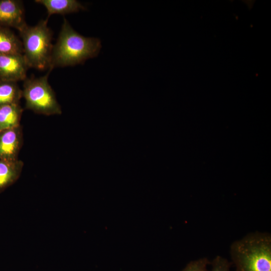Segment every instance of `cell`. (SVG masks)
Returning a JSON list of instances; mask_svg holds the SVG:
<instances>
[{
  "label": "cell",
  "instance_id": "cell-13",
  "mask_svg": "<svg viewBox=\"0 0 271 271\" xmlns=\"http://www.w3.org/2000/svg\"><path fill=\"white\" fill-rule=\"evenodd\" d=\"M209 263L206 257L201 258L190 261L182 271H208L207 265Z\"/></svg>",
  "mask_w": 271,
  "mask_h": 271
},
{
  "label": "cell",
  "instance_id": "cell-9",
  "mask_svg": "<svg viewBox=\"0 0 271 271\" xmlns=\"http://www.w3.org/2000/svg\"><path fill=\"white\" fill-rule=\"evenodd\" d=\"M35 2L45 7L48 19L53 14L65 15L86 10L83 5L76 0H36Z\"/></svg>",
  "mask_w": 271,
  "mask_h": 271
},
{
  "label": "cell",
  "instance_id": "cell-12",
  "mask_svg": "<svg viewBox=\"0 0 271 271\" xmlns=\"http://www.w3.org/2000/svg\"><path fill=\"white\" fill-rule=\"evenodd\" d=\"M22 90L17 82L0 79V106L19 104Z\"/></svg>",
  "mask_w": 271,
  "mask_h": 271
},
{
  "label": "cell",
  "instance_id": "cell-5",
  "mask_svg": "<svg viewBox=\"0 0 271 271\" xmlns=\"http://www.w3.org/2000/svg\"><path fill=\"white\" fill-rule=\"evenodd\" d=\"M29 67L23 54L0 55V79L24 81Z\"/></svg>",
  "mask_w": 271,
  "mask_h": 271
},
{
  "label": "cell",
  "instance_id": "cell-6",
  "mask_svg": "<svg viewBox=\"0 0 271 271\" xmlns=\"http://www.w3.org/2000/svg\"><path fill=\"white\" fill-rule=\"evenodd\" d=\"M27 25L22 1L0 0V27L13 28L20 32Z\"/></svg>",
  "mask_w": 271,
  "mask_h": 271
},
{
  "label": "cell",
  "instance_id": "cell-1",
  "mask_svg": "<svg viewBox=\"0 0 271 271\" xmlns=\"http://www.w3.org/2000/svg\"><path fill=\"white\" fill-rule=\"evenodd\" d=\"M101 47L100 39L80 35L64 19L57 41L53 45L49 70L83 64L87 60L97 56Z\"/></svg>",
  "mask_w": 271,
  "mask_h": 271
},
{
  "label": "cell",
  "instance_id": "cell-7",
  "mask_svg": "<svg viewBox=\"0 0 271 271\" xmlns=\"http://www.w3.org/2000/svg\"><path fill=\"white\" fill-rule=\"evenodd\" d=\"M23 144V134L21 125L0 131V159L18 160Z\"/></svg>",
  "mask_w": 271,
  "mask_h": 271
},
{
  "label": "cell",
  "instance_id": "cell-11",
  "mask_svg": "<svg viewBox=\"0 0 271 271\" xmlns=\"http://www.w3.org/2000/svg\"><path fill=\"white\" fill-rule=\"evenodd\" d=\"M23 53L22 41L10 28L0 27V55Z\"/></svg>",
  "mask_w": 271,
  "mask_h": 271
},
{
  "label": "cell",
  "instance_id": "cell-10",
  "mask_svg": "<svg viewBox=\"0 0 271 271\" xmlns=\"http://www.w3.org/2000/svg\"><path fill=\"white\" fill-rule=\"evenodd\" d=\"M23 111L20 104L0 106V131L20 125Z\"/></svg>",
  "mask_w": 271,
  "mask_h": 271
},
{
  "label": "cell",
  "instance_id": "cell-4",
  "mask_svg": "<svg viewBox=\"0 0 271 271\" xmlns=\"http://www.w3.org/2000/svg\"><path fill=\"white\" fill-rule=\"evenodd\" d=\"M51 70L40 77L27 78L24 81L22 97L25 108L41 114H60L62 109L55 93L48 82Z\"/></svg>",
  "mask_w": 271,
  "mask_h": 271
},
{
  "label": "cell",
  "instance_id": "cell-2",
  "mask_svg": "<svg viewBox=\"0 0 271 271\" xmlns=\"http://www.w3.org/2000/svg\"><path fill=\"white\" fill-rule=\"evenodd\" d=\"M230 255L236 271H271V236L253 232L234 241Z\"/></svg>",
  "mask_w": 271,
  "mask_h": 271
},
{
  "label": "cell",
  "instance_id": "cell-3",
  "mask_svg": "<svg viewBox=\"0 0 271 271\" xmlns=\"http://www.w3.org/2000/svg\"><path fill=\"white\" fill-rule=\"evenodd\" d=\"M48 19L42 20L33 26L27 25L19 32L23 54L29 68H50L53 45V34L48 26Z\"/></svg>",
  "mask_w": 271,
  "mask_h": 271
},
{
  "label": "cell",
  "instance_id": "cell-14",
  "mask_svg": "<svg viewBox=\"0 0 271 271\" xmlns=\"http://www.w3.org/2000/svg\"><path fill=\"white\" fill-rule=\"evenodd\" d=\"M210 264V271H230V263L221 256H216Z\"/></svg>",
  "mask_w": 271,
  "mask_h": 271
},
{
  "label": "cell",
  "instance_id": "cell-8",
  "mask_svg": "<svg viewBox=\"0 0 271 271\" xmlns=\"http://www.w3.org/2000/svg\"><path fill=\"white\" fill-rule=\"evenodd\" d=\"M24 166L23 162L0 159V193L15 183L19 178Z\"/></svg>",
  "mask_w": 271,
  "mask_h": 271
}]
</instances>
